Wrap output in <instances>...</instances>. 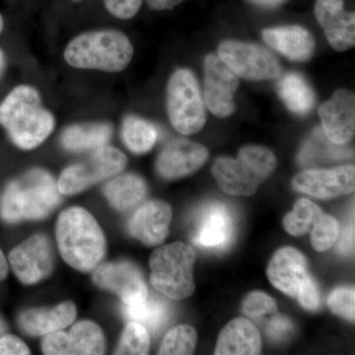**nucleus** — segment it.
<instances>
[{
	"mask_svg": "<svg viewBox=\"0 0 355 355\" xmlns=\"http://www.w3.org/2000/svg\"><path fill=\"white\" fill-rule=\"evenodd\" d=\"M0 123L16 146L33 149L48 139L55 119L42 106L38 91L22 85L13 89L0 105Z\"/></svg>",
	"mask_w": 355,
	"mask_h": 355,
	"instance_id": "f257e3e1",
	"label": "nucleus"
},
{
	"mask_svg": "<svg viewBox=\"0 0 355 355\" xmlns=\"http://www.w3.org/2000/svg\"><path fill=\"white\" fill-rule=\"evenodd\" d=\"M57 240L64 260L79 272L94 270L106 253V239L101 227L81 207H71L60 214Z\"/></svg>",
	"mask_w": 355,
	"mask_h": 355,
	"instance_id": "f03ea898",
	"label": "nucleus"
},
{
	"mask_svg": "<svg viewBox=\"0 0 355 355\" xmlns=\"http://www.w3.org/2000/svg\"><path fill=\"white\" fill-rule=\"evenodd\" d=\"M62 202L58 184L44 170L34 169L6 187L0 216L7 223L44 218Z\"/></svg>",
	"mask_w": 355,
	"mask_h": 355,
	"instance_id": "7ed1b4c3",
	"label": "nucleus"
},
{
	"mask_svg": "<svg viewBox=\"0 0 355 355\" xmlns=\"http://www.w3.org/2000/svg\"><path fill=\"white\" fill-rule=\"evenodd\" d=\"M133 57V46L123 33L103 30L84 33L70 41L64 60L74 69L120 72Z\"/></svg>",
	"mask_w": 355,
	"mask_h": 355,
	"instance_id": "20e7f679",
	"label": "nucleus"
},
{
	"mask_svg": "<svg viewBox=\"0 0 355 355\" xmlns=\"http://www.w3.org/2000/svg\"><path fill=\"white\" fill-rule=\"evenodd\" d=\"M277 165V158L270 149L248 146L241 148L237 158H217L212 166V175L224 193L250 197L272 176Z\"/></svg>",
	"mask_w": 355,
	"mask_h": 355,
	"instance_id": "39448f33",
	"label": "nucleus"
},
{
	"mask_svg": "<svg viewBox=\"0 0 355 355\" xmlns=\"http://www.w3.org/2000/svg\"><path fill=\"white\" fill-rule=\"evenodd\" d=\"M197 256L193 247L183 242L159 247L149 261L154 288L173 300H183L195 292L193 266Z\"/></svg>",
	"mask_w": 355,
	"mask_h": 355,
	"instance_id": "423d86ee",
	"label": "nucleus"
},
{
	"mask_svg": "<svg viewBox=\"0 0 355 355\" xmlns=\"http://www.w3.org/2000/svg\"><path fill=\"white\" fill-rule=\"evenodd\" d=\"M167 111L175 130L193 135L207 123V109L195 73L188 69L176 70L167 85Z\"/></svg>",
	"mask_w": 355,
	"mask_h": 355,
	"instance_id": "0eeeda50",
	"label": "nucleus"
},
{
	"mask_svg": "<svg viewBox=\"0 0 355 355\" xmlns=\"http://www.w3.org/2000/svg\"><path fill=\"white\" fill-rule=\"evenodd\" d=\"M125 154L114 147L96 149L83 162L67 167L60 175L58 188L64 195H76L103 180L123 171L127 166Z\"/></svg>",
	"mask_w": 355,
	"mask_h": 355,
	"instance_id": "6e6552de",
	"label": "nucleus"
},
{
	"mask_svg": "<svg viewBox=\"0 0 355 355\" xmlns=\"http://www.w3.org/2000/svg\"><path fill=\"white\" fill-rule=\"evenodd\" d=\"M218 57L236 76L248 80H272L282 76L277 58L260 44L226 40L218 46Z\"/></svg>",
	"mask_w": 355,
	"mask_h": 355,
	"instance_id": "1a4fd4ad",
	"label": "nucleus"
},
{
	"mask_svg": "<svg viewBox=\"0 0 355 355\" xmlns=\"http://www.w3.org/2000/svg\"><path fill=\"white\" fill-rule=\"evenodd\" d=\"M232 212L220 202L205 203L196 214L191 237L198 247L211 251L227 248L234 235Z\"/></svg>",
	"mask_w": 355,
	"mask_h": 355,
	"instance_id": "9d476101",
	"label": "nucleus"
},
{
	"mask_svg": "<svg viewBox=\"0 0 355 355\" xmlns=\"http://www.w3.org/2000/svg\"><path fill=\"white\" fill-rule=\"evenodd\" d=\"M14 273L24 284H35L53 272L55 256L46 235L35 234L14 248L9 254Z\"/></svg>",
	"mask_w": 355,
	"mask_h": 355,
	"instance_id": "9b49d317",
	"label": "nucleus"
},
{
	"mask_svg": "<svg viewBox=\"0 0 355 355\" xmlns=\"http://www.w3.org/2000/svg\"><path fill=\"white\" fill-rule=\"evenodd\" d=\"M93 280L100 288L119 296L123 305H139L149 294L139 268L128 261L100 266L93 275Z\"/></svg>",
	"mask_w": 355,
	"mask_h": 355,
	"instance_id": "f8f14e48",
	"label": "nucleus"
},
{
	"mask_svg": "<svg viewBox=\"0 0 355 355\" xmlns=\"http://www.w3.org/2000/svg\"><path fill=\"white\" fill-rule=\"evenodd\" d=\"M239 84L238 76L218 55L205 57L203 100L214 116L226 118L234 113V95Z\"/></svg>",
	"mask_w": 355,
	"mask_h": 355,
	"instance_id": "ddd939ff",
	"label": "nucleus"
},
{
	"mask_svg": "<svg viewBox=\"0 0 355 355\" xmlns=\"http://www.w3.org/2000/svg\"><path fill=\"white\" fill-rule=\"evenodd\" d=\"M296 191L320 200L349 195L355 189L354 166H340L333 169H310L294 177Z\"/></svg>",
	"mask_w": 355,
	"mask_h": 355,
	"instance_id": "4468645a",
	"label": "nucleus"
},
{
	"mask_svg": "<svg viewBox=\"0 0 355 355\" xmlns=\"http://www.w3.org/2000/svg\"><path fill=\"white\" fill-rule=\"evenodd\" d=\"M209 159V150L190 139L172 140L162 149L156 161L158 174L166 180L190 176Z\"/></svg>",
	"mask_w": 355,
	"mask_h": 355,
	"instance_id": "2eb2a0df",
	"label": "nucleus"
},
{
	"mask_svg": "<svg viewBox=\"0 0 355 355\" xmlns=\"http://www.w3.org/2000/svg\"><path fill=\"white\" fill-rule=\"evenodd\" d=\"M324 135L336 146H345L355 132V97L352 91L338 89L319 109Z\"/></svg>",
	"mask_w": 355,
	"mask_h": 355,
	"instance_id": "dca6fc26",
	"label": "nucleus"
},
{
	"mask_svg": "<svg viewBox=\"0 0 355 355\" xmlns=\"http://www.w3.org/2000/svg\"><path fill=\"white\" fill-rule=\"evenodd\" d=\"M315 16L334 50L345 51L355 44L354 12L345 10L343 0H317Z\"/></svg>",
	"mask_w": 355,
	"mask_h": 355,
	"instance_id": "f3484780",
	"label": "nucleus"
},
{
	"mask_svg": "<svg viewBox=\"0 0 355 355\" xmlns=\"http://www.w3.org/2000/svg\"><path fill=\"white\" fill-rule=\"evenodd\" d=\"M172 209L162 200H150L135 210L128 224V232L146 246H157L169 233Z\"/></svg>",
	"mask_w": 355,
	"mask_h": 355,
	"instance_id": "a211bd4d",
	"label": "nucleus"
},
{
	"mask_svg": "<svg viewBox=\"0 0 355 355\" xmlns=\"http://www.w3.org/2000/svg\"><path fill=\"white\" fill-rule=\"evenodd\" d=\"M266 275L275 288L296 298L299 288L309 275L307 260L294 248H282L270 259Z\"/></svg>",
	"mask_w": 355,
	"mask_h": 355,
	"instance_id": "6ab92c4d",
	"label": "nucleus"
},
{
	"mask_svg": "<svg viewBox=\"0 0 355 355\" xmlns=\"http://www.w3.org/2000/svg\"><path fill=\"white\" fill-rule=\"evenodd\" d=\"M261 37L270 48L293 62H306L314 53V38L301 26L268 28L263 30Z\"/></svg>",
	"mask_w": 355,
	"mask_h": 355,
	"instance_id": "aec40b11",
	"label": "nucleus"
},
{
	"mask_svg": "<svg viewBox=\"0 0 355 355\" xmlns=\"http://www.w3.org/2000/svg\"><path fill=\"white\" fill-rule=\"evenodd\" d=\"M260 331L251 321L237 318L229 322L219 334L216 355H256L261 352Z\"/></svg>",
	"mask_w": 355,
	"mask_h": 355,
	"instance_id": "412c9836",
	"label": "nucleus"
},
{
	"mask_svg": "<svg viewBox=\"0 0 355 355\" xmlns=\"http://www.w3.org/2000/svg\"><path fill=\"white\" fill-rule=\"evenodd\" d=\"M76 307L72 302H64L53 308H40L25 311L18 319L21 330L30 336H46L62 331L73 323Z\"/></svg>",
	"mask_w": 355,
	"mask_h": 355,
	"instance_id": "4be33fe9",
	"label": "nucleus"
},
{
	"mask_svg": "<svg viewBox=\"0 0 355 355\" xmlns=\"http://www.w3.org/2000/svg\"><path fill=\"white\" fill-rule=\"evenodd\" d=\"M277 92L291 113L305 116L314 108L316 102L314 90L298 72H289L280 77Z\"/></svg>",
	"mask_w": 355,
	"mask_h": 355,
	"instance_id": "5701e85b",
	"label": "nucleus"
},
{
	"mask_svg": "<svg viewBox=\"0 0 355 355\" xmlns=\"http://www.w3.org/2000/svg\"><path fill=\"white\" fill-rule=\"evenodd\" d=\"M113 135V128L107 123H90L67 128L62 135V144L73 153L96 150L106 146Z\"/></svg>",
	"mask_w": 355,
	"mask_h": 355,
	"instance_id": "b1692460",
	"label": "nucleus"
},
{
	"mask_svg": "<svg viewBox=\"0 0 355 355\" xmlns=\"http://www.w3.org/2000/svg\"><path fill=\"white\" fill-rule=\"evenodd\" d=\"M123 314L128 321L146 327L148 333L156 335L165 328L172 317V308L167 301L156 294L147 296L146 301L135 306H123Z\"/></svg>",
	"mask_w": 355,
	"mask_h": 355,
	"instance_id": "393cba45",
	"label": "nucleus"
},
{
	"mask_svg": "<svg viewBox=\"0 0 355 355\" xmlns=\"http://www.w3.org/2000/svg\"><path fill=\"white\" fill-rule=\"evenodd\" d=\"M103 191L114 209L125 211L146 198L147 186L139 175L125 174L110 181Z\"/></svg>",
	"mask_w": 355,
	"mask_h": 355,
	"instance_id": "a878e982",
	"label": "nucleus"
},
{
	"mask_svg": "<svg viewBox=\"0 0 355 355\" xmlns=\"http://www.w3.org/2000/svg\"><path fill=\"white\" fill-rule=\"evenodd\" d=\"M123 142L132 153H148L157 140L158 132L153 123L137 116L125 119L121 128Z\"/></svg>",
	"mask_w": 355,
	"mask_h": 355,
	"instance_id": "bb28decb",
	"label": "nucleus"
},
{
	"mask_svg": "<svg viewBox=\"0 0 355 355\" xmlns=\"http://www.w3.org/2000/svg\"><path fill=\"white\" fill-rule=\"evenodd\" d=\"M69 336L72 354H103L106 349L104 334L93 322H78Z\"/></svg>",
	"mask_w": 355,
	"mask_h": 355,
	"instance_id": "cd10ccee",
	"label": "nucleus"
},
{
	"mask_svg": "<svg viewBox=\"0 0 355 355\" xmlns=\"http://www.w3.org/2000/svg\"><path fill=\"white\" fill-rule=\"evenodd\" d=\"M323 210L307 198H300L294 205L293 210L288 212L284 219L286 232L294 237H299L310 232L318 217Z\"/></svg>",
	"mask_w": 355,
	"mask_h": 355,
	"instance_id": "c85d7f7f",
	"label": "nucleus"
},
{
	"mask_svg": "<svg viewBox=\"0 0 355 355\" xmlns=\"http://www.w3.org/2000/svg\"><path fill=\"white\" fill-rule=\"evenodd\" d=\"M197 331L193 327L182 324L168 331L159 349V354H191L197 345Z\"/></svg>",
	"mask_w": 355,
	"mask_h": 355,
	"instance_id": "c756f323",
	"label": "nucleus"
},
{
	"mask_svg": "<svg viewBox=\"0 0 355 355\" xmlns=\"http://www.w3.org/2000/svg\"><path fill=\"white\" fill-rule=\"evenodd\" d=\"M311 243L317 252L330 250L338 242L340 225L335 217L322 212L311 229Z\"/></svg>",
	"mask_w": 355,
	"mask_h": 355,
	"instance_id": "7c9ffc66",
	"label": "nucleus"
},
{
	"mask_svg": "<svg viewBox=\"0 0 355 355\" xmlns=\"http://www.w3.org/2000/svg\"><path fill=\"white\" fill-rule=\"evenodd\" d=\"M150 347V336L146 327L130 321L121 336L116 354H147Z\"/></svg>",
	"mask_w": 355,
	"mask_h": 355,
	"instance_id": "2f4dec72",
	"label": "nucleus"
},
{
	"mask_svg": "<svg viewBox=\"0 0 355 355\" xmlns=\"http://www.w3.org/2000/svg\"><path fill=\"white\" fill-rule=\"evenodd\" d=\"M242 310L245 315L252 319H261L265 316L272 317L279 313L277 301L268 294L254 291L248 294L243 301Z\"/></svg>",
	"mask_w": 355,
	"mask_h": 355,
	"instance_id": "473e14b6",
	"label": "nucleus"
},
{
	"mask_svg": "<svg viewBox=\"0 0 355 355\" xmlns=\"http://www.w3.org/2000/svg\"><path fill=\"white\" fill-rule=\"evenodd\" d=\"M328 306L331 312L354 322L355 318V291L354 287H338L328 298Z\"/></svg>",
	"mask_w": 355,
	"mask_h": 355,
	"instance_id": "72a5a7b5",
	"label": "nucleus"
},
{
	"mask_svg": "<svg viewBox=\"0 0 355 355\" xmlns=\"http://www.w3.org/2000/svg\"><path fill=\"white\" fill-rule=\"evenodd\" d=\"M294 324L291 319L279 315H272L266 327V334L272 342L282 343L293 336Z\"/></svg>",
	"mask_w": 355,
	"mask_h": 355,
	"instance_id": "f704fd0d",
	"label": "nucleus"
},
{
	"mask_svg": "<svg viewBox=\"0 0 355 355\" xmlns=\"http://www.w3.org/2000/svg\"><path fill=\"white\" fill-rule=\"evenodd\" d=\"M296 298L304 309L308 311H317L321 306V293L316 280L312 275H308L300 286Z\"/></svg>",
	"mask_w": 355,
	"mask_h": 355,
	"instance_id": "c9c22d12",
	"label": "nucleus"
},
{
	"mask_svg": "<svg viewBox=\"0 0 355 355\" xmlns=\"http://www.w3.org/2000/svg\"><path fill=\"white\" fill-rule=\"evenodd\" d=\"M42 349L44 354H72L69 334H65L62 331L48 334L44 338Z\"/></svg>",
	"mask_w": 355,
	"mask_h": 355,
	"instance_id": "e433bc0d",
	"label": "nucleus"
},
{
	"mask_svg": "<svg viewBox=\"0 0 355 355\" xmlns=\"http://www.w3.org/2000/svg\"><path fill=\"white\" fill-rule=\"evenodd\" d=\"M104 4L114 17L127 20L137 15L142 0H104Z\"/></svg>",
	"mask_w": 355,
	"mask_h": 355,
	"instance_id": "4c0bfd02",
	"label": "nucleus"
},
{
	"mask_svg": "<svg viewBox=\"0 0 355 355\" xmlns=\"http://www.w3.org/2000/svg\"><path fill=\"white\" fill-rule=\"evenodd\" d=\"M10 354H30V349L17 336L12 335L0 336V355Z\"/></svg>",
	"mask_w": 355,
	"mask_h": 355,
	"instance_id": "58836bf2",
	"label": "nucleus"
},
{
	"mask_svg": "<svg viewBox=\"0 0 355 355\" xmlns=\"http://www.w3.org/2000/svg\"><path fill=\"white\" fill-rule=\"evenodd\" d=\"M338 250L343 254H354V223L349 224L347 227L343 229L342 233L338 235Z\"/></svg>",
	"mask_w": 355,
	"mask_h": 355,
	"instance_id": "ea45409f",
	"label": "nucleus"
},
{
	"mask_svg": "<svg viewBox=\"0 0 355 355\" xmlns=\"http://www.w3.org/2000/svg\"><path fill=\"white\" fill-rule=\"evenodd\" d=\"M147 6L153 10H169L181 4L184 0H146Z\"/></svg>",
	"mask_w": 355,
	"mask_h": 355,
	"instance_id": "a19ab883",
	"label": "nucleus"
},
{
	"mask_svg": "<svg viewBox=\"0 0 355 355\" xmlns=\"http://www.w3.org/2000/svg\"><path fill=\"white\" fill-rule=\"evenodd\" d=\"M254 6L265 7V8H275L284 3L286 0H249Z\"/></svg>",
	"mask_w": 355,
	"mask_h": 355,
	"instance_id": "79ce46f5",
	"label": "nucleus"
},
{
	"mask_svg": "<svg viewBox=\"0 0 355 355\" xmlns=\"http://www.w3.org/2000/svg\"><path fill=\"white\" fill-rule=\"evenodd\" d=\"M8 275V263L4 254L0 249V280H3Z\"/></svg>",
	"mask_w": 355,
	"mask_h": 355,
	"instance_id": "37998d69",
	"label": "nucleus"
},
{
	"mask_svg": "<svg viewBox=\"0 0 355 355\" xmlns=\"http://www.w3.org/2000/svg\"><path fill=\"white\" fill-rule=\"evenodd\" d=\"M6 324L4 323L3 320L0 318V336H3L6 331Z\"/></svg>",
	"mask_w": 355,
	"mask_h": 355,
	"instance_id": "c03bdc74",
	"label": "nucleus"
},
{
	"mask_svg": "<svg viewBox=\"0 0 355 355\" xmlns=\"http://www.w3.org/2000/svg\"><path fill=\"white\" fill-rule=\"evenodd\" d=\"M2 67H3V55H2V53L0 51V72H1Z\"/></svg>",
	"mask_w": 355,
	"mask_h": 355,
	"instance_id": "a18cd8bd",
	"label": "nucleus"
},
{
	"mask_svg": "<svg viewBox=\"0 0 355 355\" xmlns=\"http://www.w3.org/2000/svg\"><path fill=\"white\" fill-rule=\"evenodd\" d=\"M2 29H3V18L0 15V32L2 31Z\"/></svg>",
	"mask_w": 355,
	"mask_h": 355,
	"instance_id": "49530a36",
	"label": "nucleus"
}]
</instances>
